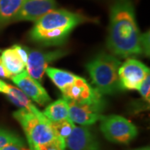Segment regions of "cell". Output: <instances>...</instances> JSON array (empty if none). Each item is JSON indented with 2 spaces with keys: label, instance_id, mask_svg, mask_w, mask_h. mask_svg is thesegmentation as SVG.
<instances>
[{
  "label": "cell",
  "instance_id": "12",
  "mask_svg": "<svg viewBox=\"0 0 150 150\" xmlns=\"http://www.w3.org/2000/svg\"><path fill=\"white\" fill-rule=\"evenodd\" d=\"M66 148L69 150H99L100 145L96 137L85 126H76L65 139Z\"/></svg>",
  "mask_w": 150,
  "mask_h": 150
},
{
  "label": "cell",
  "instance_id": "23",
  "mask_svg": "<svg viewBox=\"0 0 150 150\" xmlns=\"http://www.w3.org/2000/svg\"><path fill=\"white\" fill-rule=\"evenodd\" d=\"M0 150H27L25 144H11L4 147ZM30 150V149H29Z\"/></svg>",
  "mask_w": 150,
  "mask_h": 150
},
{
  "label": "cell",
  "instance_id": "7",
  "mask_svg": "<svg viewBox=\"0 0 150 150\" xmlns=\"http://www.w3.org/2000/svg\"><path fill=\"white\" fill-rule=\"evenodd\" d=\"M61 92L64 98L77 103L90 104L105 103L103 94L81 77H78L72 84L67 86Z\"/></svg>",
  "mask_w": 150,
  "mask_h": 150
},
{
  "label": "cell",
  "instance_id": "21",
  "mask_svg": "<svg viewBox=\"0 0 150 150\" xmlns=\"http://www.w3.org/2000/svg\"><path fill=\"white\" fill-rule=\"evenodd\" d=\"M139 92L141 94V96L143 97V98L144 99L145 102H147L148 103H149L150 100V76H147L144 82L141 83V85L139 88Z\"/></svg>",
  "mask_w": 150,
  "mask_h": 150
},
{
  "label": "cell",
  "instance_id": "20",
  "mask_svg": "<svg viewBox=\"0 0 150 150\" xmlns=\"http://www.w3.org/2000/svg\"><path fill=\"white\" fill-rule=\"evenodd\" d=\"M65 141L59 137H55L54 139L45 144L38 147L35 150H65Z\"/></svg>",
  "mask_w": 150,
  "mask_h": 150
},
{
  "label": "cell",
  "instance_id": "3",
  "mask_svg": "<svg viewBox=\"0 0 150 150\" xmlns=\"http://www.w3.org/2000/svg\"><path fill=\"white\" fill-rule=\"evenodd\" d=\"M120 65L117 57L105 53L98 54L87 64L92 83L101 94H112L122 90L118 78Z\"/></svg>",
  "mask_w": 150,
  "mask_h": 150
},
{
  "label": "cell",
  "instance_id": "6",
  "mask_svg": "<svg viewBox=\"0 0 150 150\" xmlns=\"http://www.w3.org/2000/svg\"><path fill=\"white\" fill-rule=\"evenodd\" d=\"M149 75V67L137 59H128L118 69L121 89L138 90L141 83Z\"/></svg>",
  "mask_w": 150,
  "mask_h": 150
},
{
  "label": "cell",
  "instance_id": "19",
  "mask_svg": "<svg viewBox=\"0 0 150 150\" xmlns=\"http://www.w3.org/2000/svg\"><path fill=\"white\" fill-rule=\"evenodd\" d=\"M11 144H24V142L15 133L8 129L0 128V149Z\"/></svg>",
  "mask_w": 150,
  "mask_h": 150
},
{
  "label": "cell",
  "instance_id": "22",
  "mask_svg": "<svg viewBox=\"0 0 150 150\" xmlns=\"http://www.w3.org/2000/svg\"><path fill=\"white\" fill-rule=\"evenodd\" d=\"M13 48L15 49V51L17 52V54L19 55V57L21 58L22 60L23 61V63L26 65L28 60V48H25L23 47L19 44H15L13 46Z\"/></svg>",
  "mask_w": 150,
  "mask_h": 150
},
{
  "label": "cell",
  "instance_id": "8",
  "mask_svg": "<svg viewBox=\"0 0 150 150\" xmlns=\"http://www.w3.org/2000/svg\"><path fill=\"white\" fill-rule=\"evenodd\" d=\"M67 53L58 49L55 51H39L28 48V56L26 63V71L29 76L38 82L42 80L48 65L66 55Z\"/></svg>",
  "mask_w": 150,
  "mask_h": 150
},
{
  "label": "cell",
  "instance_id": "11",
  "mask_svg": "<svg viewBox=\"0 0 150 150\" xmlns=\"http://www.w3.org/2000/svg\"><path fill=\"white\" fill-rule=\"evenodd\" d=\"M56 7L55 0H24L14 22H35Z\"/></svg>",
  "mask_w": 150,
  "mask_h": 150
},
{
  "label": "cell",
  "instance_id": "27",
  "mask_svg": "<svg viewBox=\"0 0 150 150\" xmlns=\"http://www.w3.org/2000/svg\"><path fill=\"white\" fill-rule=\"evenodd\" d=\"M1 52H2V51H1V49H0V53H1Z\"/></svg>",
  "mask_w": 150,
  "mask_h": 150
},
{
  "label": "cell",
  "instance_id": "5",
  "mask_svg": "<svg viewBox=\"0 0 150 150\" xmlns=\"http://www.w3.org/2000/svg\"><path fill=\"white\" fill-rule=\"evenodd\" d=\"M99 121H101V132L108 141L112 143L129 144L138 134L136 126L122 116H103Z\"/></svg>",
  "mask_w": 150,
  "mask_h": 150
},
{
  "label": "cell",
  "instance_id": "26",
  "mask_svg": "<svg viewBox=\"0 0 150 150\" xmlns=\"http://www.w3.org/2000/svg\"><path fill=\"white\" fill-rule=\"evenodd\" d=\"M138 150H149V148H144V149H140Z\"/></svg>",
  "mask_w": 150,
  "mask_h": 150
},
{
  "label": "cell",
  "instance_id": "15",
  "mask_svg": "<svg viewBox=\"0 0 150 150\" xmlns=\"http://www.w3.org/2000/svg\"><path fill=\"white\" fill-rule=\"evenodd\" d=\"M49 122H58L69 118V104L64 98H59L47 106L43 112Z\"/></svg>",
  "mask_w": 150,
  "mask_h": 150
},
{
  "label": "cell",
  "instance_id": "17",
  "mask_svg": "<svg viewBox=\"0 0 150 150\" xmlns=\"http://www.w3.org/2000/svg\"><path fill=\"white\" fill-rule=\"evenodd\" d=\"M6 95L8 96V98L11 102L20 108H25L36 114L42 113V112H40L37 108L33 104V103L29 100V98L19 88L9 85L8 91L6 93Z\"/></svg>",
  "mask_w": 150,
  "mask_h": 150
},
{
  "label": "cell",
  "instance_id": "24",
  "mask_svg": "<svg viewBox=\"0 0 150 150\" xmlns=\"http://www.w3.org/2000/svg\"><path fill=\"white\" fill-rule=\"evenodd\" d=\"M0 78H4V79H8V78H10V76L8 74L7 70L5 69V68L4 66V64L2 62L1 57H0Z\"/></svg>",
  "mask_w": 150,
  "mask_h": 150
},
{
  "label": "cell",
  "instance_id": "4",
  "mask_svg": "<svg viewBox=\"0 0 150 150\" xmlns=\"http://www.w3.org/2000/svg\"><path fill=\"white\" fill-rule=\"evenodd\" d=\"M13 118L20 123L30 150L52 141L56 137L50 127L48 118L43 113L36 114L25 108H19L13 113Z\"/></svg>",
  "mask_w": 150,
  "mask_h": 150
},
{
  "label": "cell",
  "instance_id": "18",
  "mask_svg": "<svg viewBox=\"0 0 150 150\" xmlns=\"http://www.w3.org/2000/svg\"><path fill=\"white\" fill-rule=\"evenodd\" d=\"M50 127L56 137L65 139H67L75 127V123L69 118L58 122H49Z\"/></svg>",
  "mask_w": 150,
  "mask_h": 150
},
{
  "label": "cell",
  "instance_id": "14",
  "mask_svg": "<svg viewBox=\"0 0 150 150\" xmlns=\"http://www.w3.org/2000/svg\"><path fill=\"white\" fill-rule=\"evenodd\" d=\"M24 0H0V30L13 23Z\"/></svg>",
  "mask_w": 150,
  "mask_h": 150
},
{
  "label": "cell",
  "instance_id": "9",
  "mask_svg": "<svg viewBox=\"0 0 150 150\" xmlns=\"http://www.w3.org/2000/svg\"><path fill=\"white\" fill-rule=\"evenodd\" d=\"M66 100L69 104V118L74 123L82 126L91 125L99 121L103 116L102 112L105 108V103L87 104Z\"/></svg>",
  "mask_w": 150,
  "mask_h": 150
},
{
  "label": "cell",
  "instance_id": "25",
  "mask_svg": "<svg viewBox=\"0 0 150 150\" xmlns=\"http://www.w3.org/2000/svg\"><path fill=\"white\" fill-rule=\"evenodd\" d=\"M8 88H9V84L6 83L5 82L0 79V93L6 94L8 91Z\"/></svg>",
  "mask_w": 150,
  "mask_h": 150
},
{
  "label": "cell",
  "instance_id": "1",
  "mask_svg": "<svg viewBox=\"0 0 150 150\" xmlns=\"http://www.w3.org/2000/svg\"><path fill=\"white\" fill-rule=\"evenodd\" d=\"M107 45L112 55L122 59L149 55V33H140L131 0L113 1Z\"/></svg>",
  "mask_w": 150,
  "mask_h": 150
},
{
  "label": "cell",
  "instance_id": "10",
  "mask_svg": "<svg viewBox=\"0 0 150 150\" xmlns=\"http://www.w3.org/2000/svg\"><path fill=\"white\" fill-rule=\"evenodd\" d=\"M11 79L18 88H19L28 98H30L38 104L43 106L51 101V98L40 82L29 76L27 71L15 75Z\"/></svg>",
  "mask_w": 150,
  "mask_h": 150
},
{
  "label": "cell",
  "instance_id": "2",
  "mask_svg": "<svg viewBox=\"0 0 150 150\" xmlns=\"http://www.w3.org/2000/svg\"><path fill=\"white\" fill-rule=\"evenodd\" d=\"M86 21L88 18L80 13L54 9L35 22L29 36L33 42L43 46L60 45L75 28Z\"/></svg>",
  "mask_w": 150,
  "mask_h": 150
},
{
  "label": "cell",
  "instance_id": "13",
  "mask_svg": "<svg viewBox=\"0 0 150 150\" xmlns=\"http://www.w3.org/2000/svg\"><path fill=\"white\" fill-rule=\"evenodd\" d=\"M0 57L10 78L26 71V65L13 47L4 50Z\"/></svg>",
  "mask_w": 150,
  "mask_h": 150
},
{
  "label": "cell",
  "instance_id": "16",
  "mask_svg": "<svg viewBox=\"0 0 150 150\" xmlns=\"http://www.w3.org/2000/svg\"><path fill=\"white\" fill-rule=\"evenodd\" d=\"M45 73L60 90L64 89L67 86L72 84L79 77L69 71L59 69L55 68H50V67H48L46 69Z\"/></svg>",
  "mask_w": 150,
  "mask_h": 150
}]
</instances>
